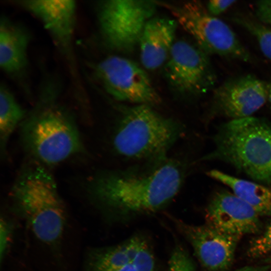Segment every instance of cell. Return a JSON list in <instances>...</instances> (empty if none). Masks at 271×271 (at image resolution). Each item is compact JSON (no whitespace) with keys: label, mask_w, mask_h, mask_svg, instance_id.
Wrapping results in <instances>:
<instances>
[{"label":"cell","mask_w":271,"mask_h":271,"mask_svg":"<svg viewBox=\"0 0 271 271\" xmlns=\"http://www.w3.org/2000/svg\"><path fill=\"white\" fill-rule=\"evenodd\" d=\"M236 21L256 39L263 55L271 60V27L247 19L238 18Z\"/></svg>","instance_id":"d6986e66"},{"label":"cell","mask_w":271,"mask_h":271,"mask_svg":"<svg viewBox=\"0 0 271 271\" xmlns=\"http://www.w3.org/2000/svg\"><path fill=\"white\" fill-rule=\"evenodd\" d=\"M13 4L38 19L72 66L77 5L73 0H15Z\"/></svg>","instance_id":"30bf717a"},{"label":"cell","mask_w":271,"mask_h":271,"mask_svg":"<svg viewBox=\"0 0 271 271\" xmlns=\"http://www.w3.org/2000/svg\"><path fill=\"white\" fill-rule=\"evenodd\" d=\"M255 13L260 23L271 26V0L256 2Z\"/></svg>","instance_id":"7402d4cb"},{"label":"cell","mask_w":271,"mask_h":271,"mask_svg":"<svg viewBox=\"0 0 271 271\" xmlns=\"http://www.w3.org/2000/svg\"><path fill=\"white\" fill-rule=\"evenodd\" d=\"M148 239L136 234L116 245L93 249L86 259L87 271H156Z\"/></svg>","instance_id":"4fadbf2b"},{"label":"cell","mask_w":271,"mask_h":271,"mask_svg":"<svg viewBox=\"0 0 271 271\" xmlns=\"http://www.w3.org/2000/svg\"><path fill=\"white\" fill-rule=\"evenodd\" d=\"M263 262L267 264H271V255L263 259Z\"/></svg>","instance_id":"4316f807"},{"label":"cell","mask_w":271,"mask_h":271,"mask_svg":"<svg viewBox=\"0 0 271 271\" xmlns=\"http://www.w3.org/2000/svg\"><path fill=\"white\" fill-rule=\"evenodd\" d=\"M247 254L254 259H264L271 255V222L261 234L251 240Z\"/></svg>","instance_id":"ffe728a7"},{"label":"cell","mask_w":271,"mask_h":271,"mask_svg":"<svg viewBox=\"0 0 271 271\" xmlns=\"http://www.w3.org/2000/svg\"><path fill=\"white\" fill-rule=\"evenodd\" d=\"M30 35L24 26L2 17L0 21V67L6 74L19 79L29 65Z\"/></svg>","instance_id":"2e32d148"},{"label":"cell","mask_w":271,"mask_h":271,"mask_svg":"<svg viewBox=\"0 0 271 271\" xmlns=\"http://www.w3.org/2000/svg\"><path fill=\"white\" fill-rule=\"evenodd\" d=\"M167 9L173 18L196 41L206 54L244 62L250 56L232 29L222 20L210 14L200 2L173 3L155 1Z\"/></svg>","instance_id":"8992f818"},{"label":"cell","mask_w":271,"mask_h":271,"mask_svg":"<svg viewBox=\"0 0 271 271\" xmlns=\"http://www.w3.org/2000/svg\"><path fill=\"white\" fill-rule=\"evenodd\" d=\"M268 88V100L269 102L270 106L271 107V83L267 85Z\"/></svg>","instance_id":"484cf974"},{"label":"cell","mask_w":271,"mask_h":271,"mask_svg":"<svg viewBox=\"0 0 271 271\" xmlns=\"http://www.w3.org/2000/svg\"><path fill=\"white\" fill-rule=\"evenodd\" d=\"M271 268V264L261 266H249L241 268L235 271H268Z\"/></svg>","instance_id":"d4e9b609"},{"label":"cell","mask_w":271,"mask_h":271,"mask_svg":"<svg viewBox=\"0 0 271 271\" xmlns=\"http://www.w3.org/2000/svg\"><path fill=\"white\" fill-rule=\"evenodd\" d=\"M268 99L267 85L250 74L230 79L214 93L211 113L231 119L252 116Z\"/></svg>","instance_id":"7c38bea8"},{"label":"cell","mask_w":271,"mask_h":271,"mask_svg":"<svg viewBox=\"0 0 271 271\" xmlns=\"http://www.w3.org/2000/svg\"><path fill=\"white\" fill-rule=\"evenodd\" d=\"M171 88L184 96H197L212 87L215 76L207 54L198 46L176 41L164 65Z\"/></svg>","instance_id":"9c48e42d"},{"label":"cell","mask_w":271,"mask_h":271,"mask_svg":"<svg viewBox=\"0 0 271 271\" xmlns=\"http://www.w3.org/2000/svg\"><path fill=\"white\" fill-rule=\"evenodd\" d=\"M168 271H196L192 258L180 244H177L173 249L168 262Z\"/></svg>","instance_id":"44dd1931"},{"label":"cell","mask_w":271,"mask_h":271,"mask_svg":"<svg viewBox=\"0 0 271 271\" xmlns=\"http://www.w3.org/2000/svg\"><path fill=\"white\" fill-rule=\"evenodd\" d=\"M10 237L9 228L8 224L5 220L1 222V257L5 253L8 245Z\"/></svg>","instance_id":"cb8c5ba5"},{"label":"cell","mask_w":271,"mask_h":271,"mask_svg":"<svg viewBox=\"0 0 271 271\" xmlns=\"http://www.w3.org/2000/svg\"><path fill=\"white\" fill-rule=\"evenodd\" d=\"M57 96L52 88H47L20 125L24 150L33 161L46 167L84 152L76 121L58 103Z\"/></svg>","instance_id":"7a4b0ae2"},{"label":"cell","mask_w":271,"mask_h":271,"mask_svg":"<svg viewBox=\"0 0 271 271\" xmlns=\"http://www.w3.org/2000/svg\"><path fill=\"white\" fill-rule=\"evenodd\" d=\"M10 194L17 210L40 240L53 244L60 239L66 210L57 183L46 167L34 161L25 165Z\"/></svg>","instance_id":"277c9868"},{"label":"cell","mask_w":271,"mask_h":271,"mask_svg":"<svg viewBox=\"0 0 271 271\" xmlns=\"http://www.w3.org/2000/svg\"><path fill=\"white\" fill-rule=\"evenodd\" d=\"M236 2L235 0H212L208 2L206 8L210 14L216 17L224 13Z\"/></svg>","instance_id":"603a6c76"},{"label":"cell","mask_w":271,"mask_h":271,"mask_svg":"<svg viewBox=\"0 0 271 271\" xmlns=\"http://www.w3.org/2000/svg\"><path fill=\"white\" fill-rule=\"evenodd\" d=\"M207 174L229 188L234 195L250 205L260 216L271 217L270 187L217 170H211Z\"/></svg>","instance_id":"e0dca14e"},{"label":"cell","mask_w":271,"mask_h":271,"mask_svg":"<svg viewBox=\"0 0 271 271\" xmlns=\"http://www.w3.org/2000/svg\"><path fill=\"white\" fill-rule=\"evenodd\" d=\"M155 1L107 0L97 6L99 32L105 44L120 52L131 51L139 41L147 22L154 17Z\"/></svg>","instance_id":"52a82bcc"},{"label":"cell","mask_w":271,"mask_h":271,"mask_svg":"<svg viewBox=\"0 0 271 271\" xmlns=\"http://www.w3.org/2000/svg\"><path fill=\"white\" fill-rule=\"evenodd\" d=\"M186 167L167 157L121 170H103L90 177L86 189L99 209L117 219L158 211L179 192Z\"/></svg>","instance_id":"6da1fadb"},{"label":"cell","mask_w":271,"mask_h":271,"mask_svg":"<svg viewBox=\"0 0 271 271\" xmlns=\"http://www.w3.org/2000/svg\"><path fill=\"white\" fill-rule=\"evenodd\" d=\"M172 220L206 269L225 271L230 268L241 236L224 232L206 223L194 225L179 219Z\"/></svg>","instance_id":"8fae6325"},{"label":"cell","mask_w":271,"mask_h":271,"mask_svg":"<svg viewBox=\"0 0 271 271\" xmlns=\"http://www.w3.org/2000/svg\"><path fill=\"white\" fill-rule=\"evenodd\" d=\"M27 114L12 91L5 84L0 87V149L5 156L8 141L16 127L21 125Z\"/></svg>","instance_id":"ac0fdd59"},{"label":"cell","mask_w":271,"mask_h":271,"mask_svg":"<svg viewBox=\"0 0 271 271\" xmlns=\"http://www.w3.org/2000/svg\"><path fill=\"white\" fill-rule=\"evenodd\" d=\"M205 213L206 224L229 234L242 236L259 233L262 229L260 216L232 192H216Z\"/></svg>","instance_id":"5bb4252c"},{"label":"cell","mask_w":271,"mask_h":271,"mask_svg":"<svg viewBox=\"0 0 271 271\" xmlns=\"http://www.w3.org/2000/svg\"><path fill=\"white\" fill-rule=\"evenodd\" d=\"M178 24L174 19L153 17L146 23L139 46L144 68L154 70L164 66L176 41Z\"/></svg>","instance_id":"9a60e30c"},{"label":"cell","mask_w":271,"mask_h":271,"mask_svg":"<svg viewBox=\"0 0 271 271\" xmlns=\"http://www.w3.org/2000/svg\"><path fill=\"white\" fill-rule=\"evenodd\" d=\"M112 139L114 151L126 159L149 162L167 157L184 133L180 122L146 104L119 107Z\"/></svg>","instance_id":"5b68a950"},{"label":"cell","mask_w":271,"mask_h":271,"mask_svg":"<svg viewBox=\"0 0 271 271\" xmlns=\"http://www.w3.org/2000/svg\"><path fill=\"white\" fill-rule=\"evenodd\" d=\"M212 151L201 161L231 165L255 182L271 188V124L253 116L230 119L213 137Z\"/></svg>","instance_id":"3957f363"},{"label":"cell","mask_w":271,"mask_h":271,"mask_svg":"<svg viewBox=\"0 0 271 271\" xmlns=\"http://www.w3.org/2000/svg\"><path fill=\"white\" fill-rule=\"evenodd\" d=\"M94 74L107 93L116 100L151 106L161 102L146 71L129 59L109 56L97 63Z\"/></svg>","instance_id":"ba28073f"}]
</instances>
